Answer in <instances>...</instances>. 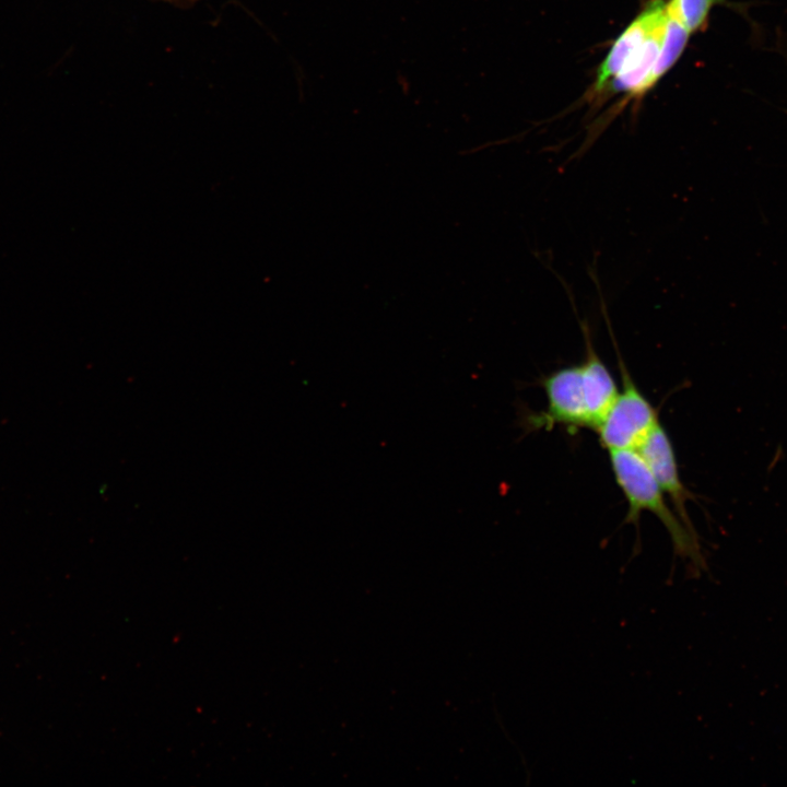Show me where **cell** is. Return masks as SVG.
<instances>
[{"label": "cell", "mask_w": 787, "mask_h": 787, "mask_svg": "<svg viewBox=\"0 0 787 787\" xmlns=\"http://www.w3.org/2000/svg\"><path fill=\"white\" fill-rule=\"evenodd\" d=\"M616 484L626 502V521L637 524L643 512L654 514L667 529L676 554L702 564L696 532L691 531L672 508L646 462L635 449L609 451Z\"/></svg>", "instance_id": "obj_1"}, {"label": "cell", "mask_w": 787, "mask_h": 787, "mask_svg": "<svg viewBox=\"0 0 787 787\" xmlns=\"http://www.w3.org/2000/svg\"><path fill=\"white\" fill-rule=\"evenodd\" d=\"M619 355V351H616ZM622 389L596 431L608 451L635 449L659 423L656 408L639 390L619 355Z\"/></svg>", "instance_id": "obj_2"}, {"label": "cell", "mask_w": 787, "mask_h": 787, "mask_svg": "<svg viewBox=\"0 0 787 787\" xmlns=\"http://www.w3.org/2000/svg\"><path fill=\"white\" fill-rule=\"evenodd\" d=\"M542 386L547 408L537 416L526 415L527 427L552 428L561 425L568 430L592 428L580 364L552 372L543 379Z\"/></svg>", "instance_id": "obj_3"}, {"label": "cell", "mask_w": 787, "mask_h": 787, "mask_svg": "<svg viewBox=\"0 0 787 787\" xmlns=\"http://www.w3.org/2000/svg\"><path fill=\"white\" fill-rule=\"evenodd\" d=\"M637 451L680 519L695 532L685 505L692 494L680 479L672 443L660 423L648 434Z\"/></svg>", "instance_id": "obj_4"}, {"label": "cell", "mask_w": 787, "mask_h": 787, "mask_svg": "<svg viewBox=\"0 0 787 787\" xmlns=\"http://www.w3.org/2000/svg\"><path fill=\"white\" fill-rule=\"evenodd\" d=\"M666 2L650 1L644 11L623 31L613 43L596 74L595 90L602 91L626 61L648 39L651 33L666 20Z\"/></svg>", "instance_id": "obj_5"}, {"label": "cell", "mask_w": 787, "mask_h": 787, "mask_svg": "<svg viewBox=\"0 0 787 787\" xmlns=\"http://www.w3.org/2000/svg\"><path fill=\"white\" fill-rule=\"evenodd\" d=\"M585 341V359L580 363L592 427L596 430L619 393L616 383L596 352L586 320L580 321Z\"/></svg>", "instance_id": "obj_6"}, {"label": "cell", "mask_w": 787, "mask_h": 787, "mask_svg": "<svg viewBox=\"0 0 787 787\" xmlns=\"http://www.w3.org/2000/svg\"><path fill=\"white\" fill-rule=\"evenodd\" d=\"M665 25L666 20L651 33L645 44L630 57L620 72L606 84L603 90L613 94L630 93L632 96H639L641 89L659 54Z\"/></svg>", "instance_id": "obj_7"}, {"label": "cell", "mask_w": 787, "mask_h": 787, "mask_svg": "<svg viewBox=\"0 0 787 787\" xmlns=\"http://www.w3.org/2000/svg\"><path fill=\"white\" fill-rule=\"evenodd\" d=\"M691 33L667 15L662 40L655 64L643 84L639 96L649 91L679 60Z\"/></svg>", "instance_id": "obj_8"}, {"label": "cell", "mask_w": 787, "mask_h": 787, "mask_svg": "<svg viewBox=\"0 0 787 787\" xmlns=\"http://www.w3.org/2000/svg\"><path fill=\"white\" fill-rule=\"evenodd\" d=\"M726 0H669L666 14L682 24L691 34L707 25L712 9Z\"/></svg>", "instance_id": "obj_9"}]
</instances>
